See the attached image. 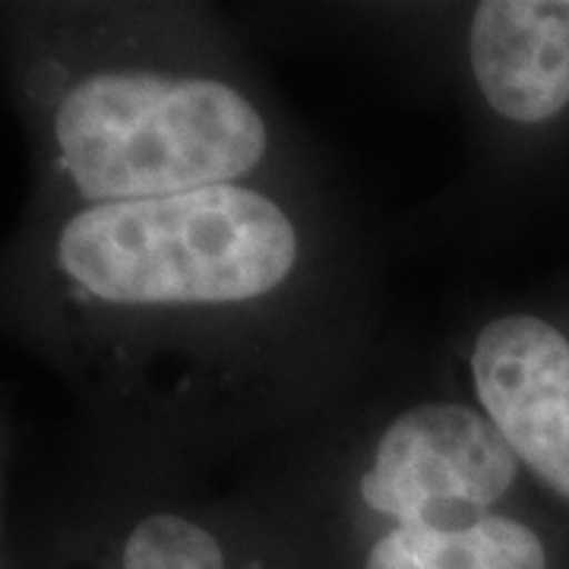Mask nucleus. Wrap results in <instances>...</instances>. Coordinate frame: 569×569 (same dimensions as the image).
<instances>
[{
  "label": "nucleus",
  "instance_id": "1",
  "mask_svg": "<svg viewBox=\"0 0 569 569\" xmlns=\"http://www.w3.org/2000/svg\"><path fill=\"white\" fill-rule=\"evenodd\" d=\"M298 257L288 212L241 183L86 206L58 238L63 272L123 307L257 301L291 276Z\"/></svg>",
  "mask_w": 569,
  "mask_h": 569
},
{
  "label": "nucleus",
  "instance_id": "2",
  "mask_svg": "<svg viewBox=\"0 0 569 569\" xmlns=\"http://www.w3.org/2000/svg\"><path fill=\"white\" fill-rule=\"evenodd\" d=\"M54 137L67 178L89 206L228 187L263 162L257 104L209 77L104 70L63 96Z\"/></svg>",
  "mask_w": 569,
  "mask_h": 569
},
{
  "label": "nucleus",
  "instance_id": "3",
  "mask_svg": "<svg viewBox=\"0 0 569 569\" xmlns=\"http://www.w3.org/2000/svg\"><path fill=\"white\" fill-rule=\"evenodd\" d=\"M516 471V452L485 411L437 399L389 421L358 493L392 526L459 535L488 519Z\"/></svg>",
  "mask_w": 569,
  "mask_h": 569
},
{
  "label": "nucleus",
  "instance_id": "4",
  "mask_svg": "<svg viewBox=\"0 0 569 569\" xmlns=\"http://www.w3.org/2000/svg\"><path fill=\"white\" fill-rule=\"evenodd\" d=\"M471 383L519 466L569 500V339L541 317L490 320L471 348Z\"/></svg>",
  "mask_w": 569,
  "mask_h": 569
},
{
  "label": "nucleus",
  "instance_id": "5",
  "mask_svg": "<svg viewBox=\"0 0 569 569\" xmlns=\"http://www.w3.org/2000/svg\"><path fill=\"white\" fill-rule=\"evenodd\" d=\"M468 61L485 102L516 123L569 104V0H488L468 29Z\"/></svg>",
  "mask_w": 569,
  "mask_h": 569
},
{
  "label": "nucleus",
  "instance_id": "6",
  "mask_svg": "<svg viewBox=\"0 0 569 569\" xmlns=\"http://www.w3.org/2000/svg\"><path fill=\"white\" fill-rule=\"evenodd\" d=\"M430 541L440 569H548L541 538L529 526L497 512L459 535L430 531Z\"/></svg>",
  "mask_w": 569,
  "mask_h": 569
},
{
  "label": "nucleus",
  "instance_id": "7",
  "mask_svg": "<svg viewBox=\"0 0 569 569\" xmlns=\"http://www.w3.org/2000/svg\"><path fill=\"white\" fill-rule=\"evenodd\" d=\"M123 569H224V550L200 522L156 512L130 531Z\"/></svg>",
  "mask_w": 569,
  "mask_h": 569
},
{
  "label": "nucleus",
  "instance_id": "8",
  "mask_svg": "<svg viewBox=\"0 0 569 569\" xmlns=\"http://www.w3.org/2000/svg\"><path fill=\"white\" fill-rule=\"evenodd\" d=\"M365 569H440L430 531L389 526L370 548Z\"/></svg>",
  "mask_w": 569,
  "mask_h": 569
}]
</instances>
